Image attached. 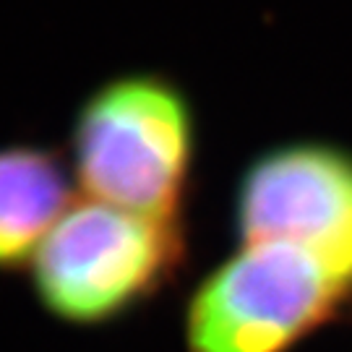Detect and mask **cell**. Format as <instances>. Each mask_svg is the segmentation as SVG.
Here are the masks:
<instances>
[{"label":"cell","instance_id":"cell-5","mask_svg":"<svg viewBox=\"0 0 352 352\" xmlns=\"http://www.w3.org/2000/svg\"><path fill=\"white\" fill-rule=\"evenodd\" d=\"M68 175L60 151L50 146H0V272L32 264L74 204Z\"/></svg>","mask_w":352,"mask_h":352},{"label":"cell","instance_id":"cell-3","mask_svg":"<svg viewBox=\"0 0 352 352\" xmlns=\"http://www.w3.org/2000/svg\"><path fill=\"white\" fill-rule=\"evenodd\" d=\"M347 289V279L300 248L240 245L190 292L186 350L289 352L337 316Z\"/></svg>","mask_w":352,"mask_h":352},{"label":"cell","instance_id":"cell-2","mask_svg":"<svg viewBox=\"0 0 352 352\" xmlns=\"http://www.w3.org/2000/svg\"><path fill=\"white\" fill-rule=\"evenodd\" d=\"M183 222L100 201L71 204L32 258L39 305L71 327H102L136 311L177 277Z\"/></svg>","mask_w":352,"mask_h":352},{"label":"cell","instance_id":"cell-1","mask_svg":"<svg viewBox=\"0 0 352 352\" xmlns=\"http://www.w3.org/2000/svg\"><path fill=\"white\" fill-rule=\"evenodd\" d=\"M196 157L188 94L162 74H123L81 102L71 167L89 196L115 209L180 222Z\"/></svg>","mask_w":352,"mask_h":352},{"label":"cell","instance_id":"cell-4","mask_svg":"<svg viewBox=\"0 0 352 352\" xmlns=\"http://www.w3.org/2000/svg\"><path fill=\"white\" fill-rule=\"evenodd\" d=\"M240 245H292L352 285V151L289 141L243 170L232 199Z\"/></svg>","mask_w":352,"mask_h":352}]
</instances>
